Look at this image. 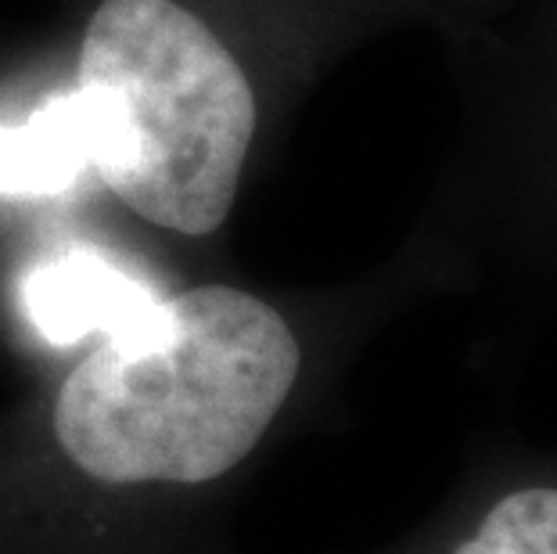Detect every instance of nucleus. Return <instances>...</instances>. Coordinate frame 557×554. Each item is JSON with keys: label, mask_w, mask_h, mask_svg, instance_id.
<instances>
[{"label": "nucleus", "mask_w": 557, "mask_h": 554, "mask_svg": "<svg viewBox=\"0 0 557 554\" xmlns=\"http://www.w3.org/2000/svg\"><path fill=\"white\" fill-rule=\"evenodd\" d=\"M252 134V84L195 11L101 0L76 87L0 130V192H62L90 167L140 220L198 238L231 217Z\"/></svg>", "instance_id": "1"}, {"label": "nucleus", "mask_w": 557, "mask_h": 554, "mask_svg": "<svg viewBox=\"0 0 557 554\" xmlns=\"http://www.w3.org/2000/svg\"><path fill=\"white\" fill-rule=\"evenodd\" d=\"M299 368V338L252 292L151 299L69 371L54 443L104 487H201L256 451Z\"/></svg>", "instance_id": "2"}, {"label": "nucleus", "mask_w": 557, "mask_h": 554, "mask_svg": "<svg viewBox=\"0 0 557 554\" xmlns=\"http://www.w3.org/2000/svg\"><path fill=\"white\" fill-rule=\"evenodd\" d=\"M156 299L120 270L98 259H65L33 281V313L58 338H73L90 328L115 332Z\"/></svg>", "instance_id": "3"}, {"label": "nucleus", "mask_w": 557, "mask_h": 554, "mask_svg": "<svg viewBox=\"0 0 557 554\" xmlns=\"http://www.w3.org/2000/svg\"><path fill=\"white\" fill-rule=\"evenodd\" d=\"M454 554H557V490H518Z\"/></svg>", "instance_id": "4"}]
</instances>
